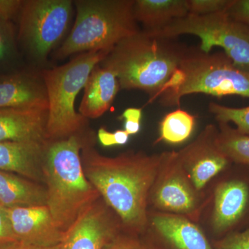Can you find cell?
<instances>
[{"mask_svg": "<svg viewBox=\"0 0 249 249\" xmlns=\"http://www.w3.org/2000/svg\"><path fill=\"white\" fill-rule=\"evenodd\" d=\"M187 49L175 39L140 31L119 42L100 65L115 73L121 89L142 90L152 102L173 76Z\"/></svg>", "mask_w": 249, "mask_h": 249, "instance_id": "2", "label": "cell"}, {"mask_svg": "<svg viewBox=\"0 0 249 249\" xmlns=\"http://www.w3.org/2000/svg\"><path fill=\"white\" fill-rule=\"evenodd\" d=\"M249 208V185L245 180L231 179L217 186L214 196L213 225L224 232L243 218Z\"/></svg>", "mask_w": 249, "mask_h": 249, "instance_id": "14", "label": "cell"}, {"mask_svg": "<svg viewBox=\"0 0 249 249\" xmlns=\"http://www.w3.org/2000/svg\"><path fill=\"white\" fill-rule=\"evenodd\" d=\"M154 201L160 209L178 213H191L196 205L193 188L178 173L172 174L163 180L156 191Z\"/></svg>", "mask_w": 249, "mask_h": 249, "instance_id": "19", "label": "cell"}, {"mask_svg": "<svg viewBox=\"0 0 249 249\" xmlns=\"http://www.w3.org/2000/svg\"><path fill=\"white\" fill-rule=\"evenodd\" d=\"M121 227L115 213L100 197L65 232L62 249H104L119 235Z\"/></svg>", "mask_w": 249, "mask_h": 249, "instance_id": "9", "label": "cell"}, {"mask_svg": "<svg viewBox=\"0 0 249 249\" xmlns=\"http://www.w3.org/2000/svg\"><path fill=\"white\" fill-rule=\"evenodd\" d=\"M4 249H62V245L61 244H60V245L54 246V247H37V246L25 245V244L18 243Z\"/></svg>", "mask_w": 249, "mask_h": 249, "instance_id": "32", "label": "cell"}, {"mask_svg": "<svg viewBox=\"0 0 249 249\" xmlns=\"http://www.w3.org/2000/svg\"><path fill=\"white\" fill-rule=\"evenodd\" d=\"M4 108L48 110V98L42 77L18 73L0 78V109Z\"/></svg>", "mask_w": 249, "mask_h": 249, "instance_id": "13", "label": "cell"}, {"mask_svg": "<svg viewBox=\"0 0 249 249\" xmlns=\"http://www.w3.org/2000/svg\"><path fill=\"white\" fill-rule=\"evenodd\" d=\"M73 4L71 0L24 1L18 37L36 60H45L65 35Z\"/></svg>", "mask_w": 249, "mask_h": 249, "instance_id": "8", "label": "cell"}, {"mask_svg": "<svg viewBox=\"0 0 249 249\" xmlns=\"http://www.w3.org/2000/svg\"><path fill=\"white\" fill-rule=\"evenodd\" d=\"M133 11L137 22L151 32L189 14L188 0H134Z\"/></svg>", "mask_w": 249, "mask_h": 249, "instance_id": "18", "label": "cell"}, {"mask_svg": "<svg viewBox=\"0 0 249 249\" xmlns=\"http://www.w3.org/2000/svg\"><path fill=\"white\" fill-rule=\"evenodd\" d=\"M76 18L70 35L56 52L72 54L111 51L121 41L139 32L134 16V0H78Z\"/></svg>", "mask_w": 249, "mask_h": 249, "instance_id": "5", "label": "cell"}, {"mask_svg": "<svg viewBox=\"0 0 249 249\" xmlns=\"http://www.w3.org/2000/svg\"><path fill=\"white\" fill-rule=\"evenodd\" d=\"M23 4L22 0H0V19L10 22L19 15Z\"/></svg>", "mask_w": 249, "mask_h": 249, "instance_id": "30", "label": "cell"}, {"mask_svg": "<svg viewBox=\"0 0 249 249\" xmlns=\"http://www.w3.org/2000/svg\"><path fill=\"white\" fill-rule=\"evenodd\" d=\"M196 122L195 116L183 109H178L168 113L160 121V138L157 142L182 143L191 137Z\"/></svg>", "mask_w": 249, "mask_h": 249, "instance_id": "20", "label": "cell"}, {"mask_svg": "<svg viewBox=\"0 0 249 249\" xmlns=\"http://www.w3.org/2000/svg\"><path fill=\"white\" fill-rule=\"evenodd\" d=\"M217 247V249H249V228L227 236L218 242Z\"/></svg>", "mask_w": 249, "mask_h": 249, "instance_id": "27", "label": "cell"}, {"mask_svg": "<svg viewBox=\"0 0 249 249\" xmlns=\"http://www.w3.org/2000/svg\"><path fill=\"white\" fill-rule=\"evenodd\" d=\"M14 31L10 22L0 19V65L9 61L15 54Z\"/></svg>", "mask_w": 249, "mask_h": 249, "instance_id": "24", "label": "cell"}, {"mask_svg": "<svg viewBox=\"0 0 249 249\" xmlns=\"http://www.w3.org/2000/svg\"><path fill=\"white\" fill-rule=\"evenodd\" d=\"M19 243L13 231L7 210L0 205V249Z\"/></svg>", "mask_w": 249, "mask_h": 249, "instance_id": "25", "label": "cell"}, {"mask_svg": "<svg viewBox=\"0 0 249 249\" xmlns=\"http://www.w3.org/2000/svg\"><path fill=\"white\" fill-rule=\"evenodd\" d=\"M171 154L126 152L108 157L98 153L89 142L82 150L81 160L85 176L115 213L122 227L139 232L146 225L150 189Z\"/></svg>", "mask_w": 249, "mask_h": 249, "instance_id": "1", "label": "cell"}, {"mask_svg": "<svg viewBox=\"0 0 249 249\" xmlns=\"http://www.w3.org/2000/svg\"><path fill=\"white\" fill-rule=\"evenodd\" d=\"M232 0H188L189 14L206 16L225 12Z\"/></svg>", "mask_w": 249, "mask_h": 249, "instance_id": "23", "label": "cell"}, {"mask_svg": "<svg viewBox=\"0 0 249 249\" xmlns=\"http://www.w3.org/2000/svg\"><path fill=\"white\" fill-rule=\"evenodd\" d=\"M47 118L46 109H0V142H47Z\"/></svg>", "mask_w": 249, "mask_h": 249, "instance_id": "12", "label": "cell"}, {"mask_svg": "<svg viewBox=\"0 0 249 249\" xmlns=\"http://www.w3.org/2000/svg\"><path fill=\"white\" fill-rule=\"evenodd\" d=\"M227 13L235 20L249 27V0H232Z\"/></svg>", "mask_w": 249, "mask_h": 249, "instance_id": "29", "label": "cell"}, {"mask_svg": "<svg viewBox=\"0 0 249 249\" xmlns=\"http://www.w3.org/2000/svg\"><path fill=\"white\" fill-rule=\"evenodd\" d=\"M142 111V108H127L119 117L124 121V130L129 136L137 134L140 131Z\"/></svg>", "mask_w": 249, "mask_h": 249, "instance_id": "28", "label": "cell"}, {"mask_svg": "<svg viewBox=\"0 0 249 249\" xmlns=\"http://www.w3.org/2000/svg\"><path fill=\"white\" fill-rule=\"evenodd\" d=\"M47 142H0V170L44 185L43 167Z\"/></svg>", "mask_w": 249, "mask_h": 249, "instance_id": "11", "label": "cell"}, {"mask_svg": "<svg viewBox=\"0 0 249 249\" xmlns=\"http://www.w3.org/2000/svg\"><path fill=\"white\" fill-rule=\"evenodd\" d=\"M120 89L115 73L98 64L85 85L80 114L86 119H97L103 115L111 107Z\"/></svg>", "mask_w": 249, "mask_h": 249, "instance_id": "15", "label": "cell"}, {"mask_svg": "<svg viewBox=\"0 0 249 249\" xmlns=\"http://www.w3.org/2000/svg\"><path fill=\"white\" fill-rule=\"evenodd\" d=\"M152 225L175 249H213L204 232L191 221L173 214H159Z\"/></svg>", "mask_w": 249, "mask_h": 249, "instance_id": "16", "label": "cell"}, {"mask_svg": "<svg viewBox=\"0 0 249 249\" xmlns=\"http://www.w3.org/2000/svg\"><path fill=\"white\" fill-rule=\"evenodd\" d=\"M19 243L50 247L60 245L65 232L55 224L47 205L6 209Z\"/></svg>", "mask_w": 249, "mask_h": 249, "instance_id": "10", "label": "cell"}, {"mask_svg": "<svg viewBox=\"0 0 249 249\" xmlns=\"http://www.w3.org/2000/svg\"><path fill=\"white\" fill-rule=\"evenodd\" d=\"M110 51L80 53L65 65L42 72L48 98L47 139L60 140L83 132L87 119L75 109L78 93L84 89L93 68Z\"/></svg>", "mask_w": 249, "mask_h": 249, "instance_id": "6", "label": "cell"}, {"mask_svg": "<svg viewBox=\"0 0 249 249\" xmlns=\"http://www.w3.org/2000/svg\"><path fill=\"white\" fill-rule=\"evenodd\" d=\"M129 138L128 133L124 129H118L113 133L105 127H101L98 131V141L104 147L124 145L128 142Z\"/></svg>", "mask_w": 249, "mask_h": 249, "instance_id": "26", "label": "cell"}, {"mask_svg": "<svg viewBox=\"0 0 249 249\" xmlns=\"http://www.w3.org/2000/svg\"><path fill=\"white\" fill-rule=\"evenodd\" d=\"M146 32L164 38L185 34L196 36L201 40V52L209 53L213 47H220L236 67L249 72V27L227 11L206 16L188 14L160 30Z\"/></svg>", "mask_w": 249, "mask_h": 249, "instance_id": "7", "label": "cell"}, {"mask_svg": "<svg viewBox=\"0 0 249 249\" xmlns=\"http://www.w3.org/2000/svg\"><path fill=\"white\" fill-rule=\"evenodd\" d=\"M88 136L76 134L48 141L44 161L47 206L55 224L65 232L80 213L101 197L85 176L81 152Z\"/></svg>", "mask_w": 249, "mask_h": 249, "instance_id": "3", "label": "cell"}, {"mask_svg": "<svg viewBox=\"0 0 249 249\" xmlns=\"http://www.w3.org/2000/svg\"><path fill=\"white\" fill-rule=\"evenodd\" d=\"M104 249H144L137 241L130 237L118 235Z\"/></svg>", "mask_w": 249, "mask_h": 249, "instance_id": "31", "label": "cell"}, {"mask_svg": "<svg viewBox=\"0 0 249 249\" xmlns=\"http://www.w3.org/2000/svg\"><path fill=\"white\" fill-rule=\"evenodd\" d=\"M209 109L219 123L228 124L232 123L240 133L249 136V106L242 108L229 107L211 102Z\"/></svg>", "mask_w": 249, "mask_h": 249, "instance_id": "22", "label": "cell"}, {"mask_svg": "<svg viewBox=\"0 0 249 249\" xmlns=\"http://www.w3.org/2000/svg\"><path fill=\"white\" fill-rule=\"evenodd\" d=\"M192 93L249 98V72L236 67L224 52L205 53L188 47L157 99L166 107L179 106L181 98Z\"/></svg>", "mask_w": 249, "mask_h": 249, "instance_id": "4", "label": "cell"}, {"mask_svg": "<svg viewBox=\"0 0 249 249\" xmlns=\"http://www.w3.org/2000/svg\"><path fill=\"white\" fill-rule=\"evenodd\" d=\"M0 205L6 209L47 205L45 185L0 170Z\"/></svg>", "mask_w": 249, "mask_h": 249, "instance_id": "17", "label": "cell"}, {"mask_svg": "<svg viewBox=\"0 0 249 249\" xmlns=\"http://www.w3.org/2000/svg\"><path fill=\"white\" fill-rule=\"evenodd\" d=\"M216 142L229 160L249 165V136L240 133L228 124L219 123Z\"/></svg>", "mask_w": 249, "mask_h": 249, "instance_id": "21", "label": "cell"}]
</instances>
